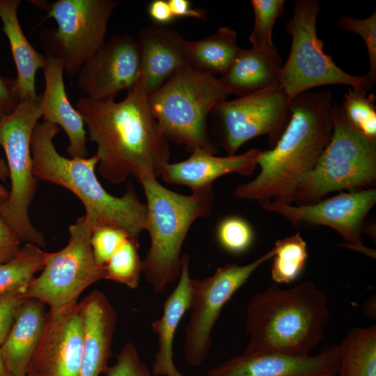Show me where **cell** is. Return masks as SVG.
Returning <instances> with one entry per match:
<instances>
[{
    "label": "cell",
    "mask_w": 376,
    "mask_h": 376,
    "mask_svg": "<svg viewBox=\"0 0 376 376\" xmlns=\"http://www.w3.org/2000/svg\"><path fill=\"white\" fill-rule=\"evenodd\" d=\"M146 81L141 70L135 86L120 102L81 96L76 103L90 139L97 145L98 171L113 184L130 175L139 181L157 178L169 163V141L150 109Z\"/></svg>",
    "instance_id": "6da1fadb"
},
{
    "label": "cell",
    "mask_w": 376,
    "mask_h": 376,
    "mask_svg": "<svg viewBox=\"0 0 376 376\" xmlns=\"http://www.w3.org/2000/svg\"><path fill=\"white\" fill-rule=\"evenodd\" d=\"M334 105L328 91L304 92L292 98L290 117L280 138L272 149L261 151L259 173L240 185L234 196L259 203L295 202L331 139Z\"/></svg>",
    "instance_id": "7a4b0ae2"
},
{
    "label": "cell",
    "mask_w": 376,
    "mask_h": 376,
    "mask_svg": "<svg viewBox=\"0 0 376 376\" xmlns=\"http://www.w3.org/2000/svg\"><path fill=\"white\" fill-rule=\"evenodd\" d=\"M58 126L42 121L36 125L31 140L33 173L45 180L68 189L84 206L92 230L113 227L138 240L146 230L148 209L129 183L122 196H114L102 186L95 175L98 158H67L56 150L54 139Z\"/></svg>",
    "instance_id": "3957f363"
},
{
    "label": "cell",
    "mask_w": 376,
    "mask_h": 376,
    "mask_svg": "<svg viewBox=\"0 0 376 376\" xmlns=\"http://www.w3.org/2000/svg\"><path fill=\"white\" fill-rule=\"evenodd\" d=\"M326 294L311 281L283 290L276 284L257 293L247 307L245 352H279L295 356L324 339L329 318Z\"/></svg>",
    "instance_id": "277c9868"
},
{
    "label": "cell",
    "mask_w": 376,
    "mask_h": 376,
    "mask_svg": "<svg viewBox=\"0 0 376 376\" xmlns=\"http://www.w3.org/2000/svg\"><path fill=\"white\" fill-rule=\"evenodd\" d=\"M146 198V230L150 246L142 261V273L155 293H161L179 279L181 249L192 224L210 214L214 195L212 187L183 195L148 178L139 181Z\"/></svg>",
    "instance_id": "5b68a950"
},
{
    "label": "cell",
    "mask_w": 376,
    "mask_h": 376,
    "mask_svg": "<svg viewBox=\"0 0 376 376\" xmlns=\"http://www.w3.org/2000/svg\"><path fill=\"white\" fill-rule=\"evenodd\" d=\"M230 95L220 77L189 65L178 70L161 87L148 95V104L167 139L191 153L203 149L212 154L207 119L213 108Z\"/></svg>",
    "instance_id": "8992f818"
},
{
    "label": "cell",
    "mask_w": 376,
    "mask_h": 376,
    "mask_svg": "<svg viewBox=\"0 0 376 376\" xmlns=\"http://www.w3.org/2000/svg\"><path fill=\"white\" fill-rule=\"evenodd\" d=\"M40 96L20 100L15 109L0 118V147L7 159L10 190L4 199L1 215L21 242L46 246L43 234L32 224L29 206L37 189L33 173L31 140L33 131L42 117Z\"/></svg>",
    "instance_id": "52a82bcc"
},
{
    "label": "cell",
    "mask_w": 376,
    "mask_h": 376,
    "mask_svg": "<svg viewBox=\"0 0 376 376\" xmlns=\"http://www.w3.org/2000/svg\"><path fill=\"white\" fill-rule=\"evenodd\" d=\"M376 178V141L357 132L334 103L331 139L295 202L310 204L327 194L356 190Z\"/></svg>",
    "instance_id": "ba28073f"
},
{
    "label": "cell",
    "mask_w": 376,
    "mask_h": 376,
    "mask_svg": "<svg viewBox=\"0 0 376 376\" xmlns=\"http://www.w3.org/2000/svg\"><path fill=\"white\" fill-rule=\"evenodd\" d=\"M319 10L316 0H298L295 3L293 16L285 24L292 45L279 77L281 88L290 100L310 88L329 84L347 85L368 92L374 83L367 75L345 72L324 53L316 31Z\"/></svg>",
    "instance_id": "9c48e42d"
},
{
    "label": "cell",
    "mask_w": 376,
    "mask_h": 376,
    "mask_svg": "<svg viewBox=\"0 0 376 376\" xmlns=\"http://www.w3.org/2000/svg\"><path fill=\"white\" fill-rule=\"evenodd\" d=\"M47 11L46 18L57 24L40 35L47 56L57 59L63 73L77 76L83 65L104 44L109 18L119 3L116 0H58L33 1Z\"/></svg>",
    "instance_id": "30bf717a"
},
{
    "label": "cell",
    "mask_w": 376,
    "mask_h": 376,
    "mask_svg": "<svg viewBox=\"0 0 376 376\" xmlns=\"http://www.w3.org/2000/svg\"><path fill=\"white\" fill-rule=\"evenodd\" d=\"M93 230L85 215L69 226V240L62 249L49 253L40 274L24 290L25 298L37 299L58 311L76 304L90 285L104 279V266L95 260Z\"/></svg>",
    "instance_id": "8fae6325"
},
{
    "label": "cell",
    "mask_w": 376,
    "mask_h": 376,
    "mask_svg": "<svg viewBox=\"0 0 376 376\" xmlns=\"http://www.w3.org/2000/svg\"><path fill=\"white\" fill-rule=\"evenodd\" d=\"M290 100L278 79L262 91L217 104L210 115L228 155L262 135H267L274 146L289 121Z\"/></svg>",
    "instance_id": "7c38bea8"
},
{
    "label": "cell",
    "mask_w": 376,
    "mask_h": 376,
    "mask_svg": "<svg viewBox=\"0 0 376 376\" xmlns=\"http://www.w3.org/2000/svg\"><path fill=\"white\" fill-rule=\"evenodd\" d=\"M273 256L271 249L250 263L227 264L219 267L210 276L191 279V313L183 346L189 364L198 366L204 361L211 348L212 330L224 306L253 272Z\"/></svg>",
    "instance_id": "4fadbf2b"
},
{
    "label": "cell",
    "mask_w": 376,
    "mask_h": 376,
    "mask_svg": "<svg viewBox=\"0 0 376 376\" xmlns=\"http://www.w3.org/2000/svg\"><path fill=\"white\" fill-rule=\"evenodd\" d=\"M376 202L375 189L352 190L310 204H284L267 201L261 207L277 213L293 226L301 224L322 225L339 233L345 246L375 256V251L367 248L362 240L363 220Z\"/></svg>",
    "instance_id": "5bb4252c"
},
{
    "label": "cell",
    "mask_w": 376,
    "mask_h": 376,
    "mask_svg": "<svg viewBox=\"0 0 376 376\" xmlns=\"http://www.w3.org/2000/svg\"><path fill=\"white\" fill-rule=\"evenodd\" d=\"M141 72L136 40L130 35H115L83 65L77 82L87 98L104 102L114 100L122 91L132 89Z\"/></svg>",
    "instance_id": "9a60e30c"
},
{
    "label": "cell",
    "mask_w": 376,
    "mask_h": 376,
    "mask_svg": "<svg viewBox=\"0 0 376 376\" xmlns=\"http://www.w3.org/2000/svg\"><path fill=\"white\" fill-rule=\"evenodd\" d=\"M79 303L47 313L26 376H79L83 344Z\"/></svg>",
    "instance_id": "2e32d148"
},
{
    "label": "cell",
    "mask_w": 376,
    "mask_h": 376,
    "mask_svg": "<svg viewBox=\"0 0 376 376\" xmlns=\"http://www.w3.org/2000/svg\"><path fill=\"white\" fill-rule=\"evenodd\" d=\"M338 345L318 354L295 356L279 352H245L210 370L206 376H337Z\"/></svg>",
    "instance_id": "e0dca14e"
},
{
    "label": "cell",
    "mask_w": 376,
    "mask_h": 376,
    "mask_svg": "<svg viewBox=\"0 0 376 376\" xmlns=\"http://www.w3.org/2000/svg\"><path fill=\"white\" fill-rule=\"evenodd\" d=\"M261 151L253 148L240 155L217 157L196 149L187 159L165 165L160 177L167 183L189 187L191 191L205 189L212 187L216 179L228 173L252 174Z\"/></svg>",
    "instance_id": "ac0fdd59"
},
{
    "label": "cell",
    "mask_w": 376,
    "mask_h": 376,
    "mask_svg": "<svg viewBox=\"0 0 376 376\" xmlns=\"http://www.w3.org/2000/svg\"><path fill=\"white\" fill-rule=\"evenodd\" d=\"M79 303L83 320V344L79 376H100L108 368L116 324V313L107 297L100 290Z\"/></svg>",
    "instance_id": "d6986e66"
},
{
    "label": "cell",
    "mask_w": 376,
    "mask_h": 376,
    "mask_svg": "<svg viewBox=\"0 0 376 376\" xmlns=\"http://www.w3.org/2000/svg\"><path fill=\"white\" fill-rule=\"evenodd\" d=\"M46 56L43 67L45 90L40 95L43 121L61 127L65 132L71 158H87L86 130L82 117L66 94L63 69L56 58Z\"/></svg>",
    "instance_id": "ffe728a7"
},
{
    "label": "cell",
    "mask_w": 376,
    "mask_h": 376,
    "mask_svg": "<svg viewBox=\"0 0 376 376\" xmlns=\"http://www.w3.org/2000/svg\"><path fill=\"white\" fill-rule=\"evenodd\" d=\"M136 42L148 95L161 87L178 70L188 65L187 40L174 30L148 26L141 31Z\"/></svg>",
    "instance_id": "44dd1931"
},
{
    "label": "cell",
    "mask_w": 376,
    "mask_h": 376,
    "mask_svg": "<svg viewBox=\"0 0 376 376\" xmlns=\"http://www.w3.org/2000/svg\"><path fill=\"white\" fill-rule=\"evenodd\" d=\"M191 279L189 257L184 254L177 285L164 304L162 317L151 325L157 335L158 347L152 367L154 376H184L173 363V343L181 320L191 308Z\"/></svg>",
    "instance_id": "7402d4cb"
},
{
    "label": "cell",
    "mask_w": 376,
    "mask_h": 376,
    "mask_svg": "<svg viewBox=\"0 0 376 376\" xmlns=\"http://www.w3.org/2000/svg\"><path fill=\"white\" fill-rule=\"evenodd\" d=\"M44 304L26 298L8 334L0 346L6 366L12 376H26L31 357L46 323Z\"/></svg>",
    "instance_id": "603a6c76"
},
{
    "label": "cell",
    "mask_w": 376,
    "mask_h": 376,
    "mask_svg": "<svg viewBox=\"0 0 376 376\" xmlns=\"http://www.w3.org/2000/svg\"><path fill=\"white\" fill-rule=\"evenodd\" d=\"M282 58L275 49H240L221 79L230 94L238 97L262 91L277 81Z\"/></svg>",
    "instance_id": "cb8c5ba5"
},
{
    "label": "cell",
    "mask_w": 376,
    "mask_h": 376,
    "mask_svg": "<svg viewBox=\"0 0 376 376\" xmlns=\"http://www.w3.org/2000/svg\"><path fill=\"white\" fill-rule=\"evenodd\" d=\"M20 3L19 0H0V18L17 69L15 80L19 100L37 97L36 75L40 68H43L46 60L23 33L17 17Z\"/></svg>",
    "instance_id": "d4e9b609"
},
{
    "label": "cell",
    "mask_w": 376,
    "mask_h": 376,
    "mask_svg": "<svg viewBox=\"0 0 376 376\" xmlns=\"http://www.w3.org/2000/svg\"><path fill=\"white\" fill-rule=\"evenodd\" d=\"M241 48L237 44L235 30L223 26L205 38L186 42L187 65L215 75H224Z\"/></svg>",
    "instance_id": "484cf974"
},
{
    "label": "cell",
    "mask_w": 376,
    "mask_h": 376,
    "mask_svg": "<svg viewBox=\"0 0 376 376\" xmlns=\"http://www.w3.org/2000/svg\"><path fill=\"white\" fill-rule=\"evenodd\" d=\"M337 376H376V327H355L338 345Z\"/></svg>",
    "instance_id": "4316f807"
},
{
    "label": "cell",
    "mask_w": 376,
    "mask_h": 376,
    "mask_svg": "<svg viewBox=\"0 0 376 376\" xmlns=\"http://www.w3.org/2000/svg\"><path fill=\"white\" fill-rule=\"evenodd\" d=\"M48 253L26 243L13 259L0 264V294L26 289L35 274L43 269Z\"/></svg>",
    "instance_id": "83f0119b"
},
{
    "label": "cell",
    "mask_w": 376,
    "mask_h": 376,
    "mask_svg": "<svg viewBox=\"0 0 376 376\" xmlns=\"http://www.w3.org/2000/svg\"><path fill=\"white\" fill-rule=\"evenodd\" d=\"M272 280L278 283H290L303 271L308 258L307 244L299 233L277 240L274 247Z\"/></svg>",
    "instance_id": "f1b7e54d"
},
{
    "label": "cell",
    "mask_w": 376,
    "mask_h": 376,
    "mask_svg": "<svg viewBox=\"0 0 376 376\" xmlns=\"http://www.w3.org/2000/svg\"><path fill=\"white\" fill-rule=\"evenodd\" d=\"M104 279L135 289L142 274L138 240L128 237L104 265Z\"/></svg>",
    "instance_id": "f546056e"
},
{
    "label": "cell",
    "mask_w": 376,
    "mask_h": 376,
    "mask_svg": "<svg viewBox=\"0 0 376 376\" xmlns=\"http://www.w3.org/2000/svg\"><path fill=\"white\" fill-rule=\"evenodd\" d=\"M375 95L368 91L350 88L340 106L343 113L357 132L376 141Z\"/></svg>",
    "instance_id": "4dcf8cb0"
},
{
    "label": "cell",
    "mask_w": 376,
    "mask_h": 376,
    "mask_svg": "<svg viewBox=\"0 0 376 376\" xmlns=\"http://www.w3.org/2000/svg\"><path fill=\"white\" fill-rule=\"evenodd\" d=\"M254 24L249 36L253 48L271 51L276 48L272 42V30L275 22L285 11L283 0H252Z\"/></svg>",
    "instance_id": "1f68e13d"
},
{
    "label": "cell",
    "mask_w": 376,
    "mask_h": 376,
    "mask_svg": "<svg viewBox=\"0 0 376 376\" xmlns=\"http://www.w3.org/2000/svg\"><path fill=\"white\" fill-rule=\"evenodd\" d=\"M253 231L245 219L229 216L222 219L217 228V239L223 249L233 254L247 251L253 241Z\"/></svg>",
    "instance_id": "d6a6232c"
},
{
    "label": "cell",
    "mask_w": 376,
    "mask_h": 376,
    "mask_svg": "<svg viewBox=\"0 0 376 376\" xmlns=\"http://www.w3.org/2000/svg\"><path fill=\"white\" fill-rule=\"evenodd\" d=\"M340 29L360 36L365 42L368 53L370 70L367 75L375 84L376 80V13L360 19L343 15L338 20Z\"/></svg>",
    "instance_id": "836d02e7"
},
{
    "label": "cell",
    "mask_w": 376,
    "mask_h": 376,
    "mask_svg": "<svg viewBox=\"0 0 376 376\" xmlns=\"http://www.w3.org/2000/svg\"><path fill=\"white\" fill-rule=\"evenodd\" d=\"M128 237L125 232L116 228L105 226L93 230L91 245L95 261L104 266Z\"/></svg>",
    "instance_id": "e575fe53"
},
{
    "label": "cell",
    "mask_w": 376,
    "mask_h": 376,
    "mask_svg": "<svg viewBox=\"0 0 376 376\" xmlns=\"http://www.w3.org/2000/svg\"><path fill=\"white\" fill-rule=\"evenodd\" d=\"M106 376H152L132 343H127L117 356L113 365L106 370Z\"/></svg>",
    "instance_id": "d590c367"
},
{
    "label": "cell",
    "mask_w": 376,
    "mask_h": 376,
    "mask_svg": "<svg viewBox=\"0 0 376 376\" xmlns=\"http://www.w3.org/2000/svg\"><path fill=\"white\" fill-rule=\"evenodd\" d=\"M25 289L0 294V346L5 341L26 298Z\"/></svg>",
    "instance_id": "8d00e7d4"
},
{
    "label": "cell",
    "mask_w": 376,
    "mask_h": 376,
    "mask_svg": "<svg viewBox=\"0 0 376 376\" xmlns=\"http://www.w3.org/2000/svg\"><path fill=\"white\" fill-rule=\"evenodd\" d=\"M5 198L0 196V264L13 259L20 249L21 240L1 215Z\"/></svg>",
    "instance_id": "74e56055"
},
{
    "label": "cell",
    "mask_w": 376,
    "mask_h": 376,
    "mask_svg": "<svg viewBox=\"0 0 376 376\" xmlns=\"http://www.w3.org/2000/svg\"><path fill=\"white\" fill-rule=\"evenodd\" d=\"M19 101L15 80L0 75V118L10 114Z\"/></svg>",
    "instance_id": "f35d334b"
},
{
    "label": "cell",
    "mask_w": 376,
    "mask_h": 376,
    "mask_svg": "<svg viewBox=\"0 0 376 376\" xmlns=\"http://www.w3.org/2000/svg\"><path fill=\"white\" fill-rule=\"evenodd\" d=\"M148 13L150 19L159 24H169L175 19L168 0L150 1L148 6Z\"/></svg>",
    "instance_id": "ab89813d"
},
{
    "label": "cell",
    "mask_w": 376,
    "mask_h": 376,
    "mask_svg": "<svg viewBox=\"0 0 376 376\" xmlns=\"http://www.w3.org/2000/svg\"><path fill=\"white\" fill-rule=\"evenodd\" d=\"M175 17H188L199 20H205L207 15L205 10L192 8L189 0H168Z\"/></svg>",
    "instance_id": "60d3db41"
},
{
    "label": "cell",
    "mask_w": 376,
    "mask_h": 376,
    "mask_svg": "<svg viewBox=\"0 0 376 376\" xmlns=\"http://www.w3.org/2000/svg\"><path fill=\"white\" fill-rule=\"evenodd\" d=\"M0 376H12L9 373L3 359L0 348Z\"/></svg>",
    "instance_id": "b9f144b4"
},
{
    "label": "cell",
    "mask_w": 376,
    "mask_h": 376,
    "mask_svg": "<svg viewBox=\"0 0 376 376\" xmlns=\"http://www.w3.org/2000/svg\"><path fill=\"white\" fill-rule=\"evenodd\" d=\"M8 177V170L6 164L0 159V180H4Z\"/></svg>",
    "instance_id": "7bdbcfd3"
},
{
    "label": "cell",
    "mask_w": 376,
    "mask_h": 376,
    "mask_svg": "<svg viewBox=\"0 0 376 376\" xmlns=\"http://www.w3.org/2000/svg\"><path fill=\"white\" fill-rule=\"evenodd\" d=\"M9 191H8L1 183H0V196L3 198L6 199L8 196Z\"/></svg>",
    "instance_id": "ee69618b"
}]
</instances>
